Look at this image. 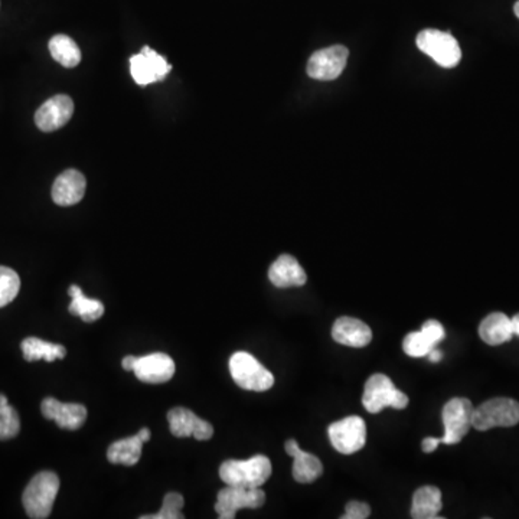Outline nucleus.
<instances>
[{
  "label": "nucleus",
  "mask_w": 519,
  "mask_h": 519,
  "mask_svg": "<svg viewBox=\"0 0 519 519\" xmlns=\"http://www.w3.org/2000/svg\"><path fill=\"white\" fill-rule=\"evenodd\" d=\"M23 358L28 362L46 361L54 362L64 359L67 350L58 343L46 342L39 338H27L22 341Z\"/></svg>",
  "instance_id": "obj_23"
},
{
  "label": "nucleus",
  "mask_w": 519,
  "mask_h": 519,
  "mask_svg": "<svg viewBox=\"0 0 519 519\" xmlns=\"http://www.w3.org/2000/svg\"><path fill=\"white\" fill-rule=\"evenodd\" d=\"M68 294L71 296V305L68 308L70 313L74 317H79L84 322H95L104 315V305L95 299H88L84 296L81 287L72 284L68 290Z\"/></svg>",
  "instance_id": "obj_24"
},
{
  "label": "nucleus",
  "mask_w": 519,
  "mask_h": 519,
  "mask_svg": "<svg viewBox=\"0 0 519 519\" xmlns=\"http://www.w3.org/2000/svg\"><path fill=\"white\" fill-rule=\"evenodd\" d=\"M427 358H429L430 362H441V359H443V352L434 348V350L427 355Z\"/></svg>",
  "instance_id": "obj_34"
},
{
  "label": "nucleus",
  "mask_w": 519,
  "mask_h": 519,
  "mask_svg": "<svg viewBox=\"0 0 519 519\" xmlns=\"http://www.w3.org/2000/svg\"><path fill=\"white\" fill-rule=\"evenodd\" d=\"M136 359H137V357H135V355H128V357L123 358V361H121V367H123L126 371H133V368H135Z\"/></svg>",
  "instance_id": "obj_33"
},
{
  "label": "nucleus",
  "mask_w": 519,
  "mask_h": 519,
  "mask_svg": "<svg viewBox=\"0 0 519 519\" xmlns=\"http://www.w3.org/2000/svg\"><path fill=\"white\" fill-rule=\"evenodd\" d=\"M348 57H350V51L342 45L319 49L309 60L308 76L319 81L336 79L345 70Z\"/></svg>",
  "instance_id": "obj_10"
},
{
  "label": "nucleus",
  "mask_w": 519,
  "mask_h": 519,
  "mask_svg": "<svg viewBox=\"0 0 519 519\" xmlns=\"http://www.w3.org/2000/svg\"><path fill=\"white\" fill-rule=\"evenodd\" d=\"M42 416L57 423L60 429L78 430L86 418V408L83 404L61 403L57 399L48 397L41 404Z\"/></svg>",
  "instance_id": "obj_15"
},
{
  "label": "nucleus",
  "mask_w": 519,
  "mask_h": 519,
  "mask_svg": "<svg viewBox=\"0 0 519 519\" xmlns=\"http://www.w3.org/2000/svg\"><path fill=\"white\" fill-rule=\"evenodd\" d=\"M170 70L172 65L168 64L166 58L154 53L149 46H144L142 53L136 54L130 58L133 79L142 86L162 81L169 74Z\"/></svg>",
  "instance_id": "obj_11"
},
{
  "label": "nucleus",
  "mask_w": 519,
  "mask_h": 519,
  "mask_svg": "<svg viewBox=\"0 0 519 519\" xmlns=\"http://www.w3.org/2000/svg\"><path fill=\"white\" fill-rule=\"evenodd\" d=\"M140 437H142V439H144V443H146V441H151V430L147 429V427H144V429L140 430L139 432Z\"/></svg>",
  "instance_id": "obj_36"
},
{
  "label": "nucleus",
  "mask_w": 519,
  "mask_h": 519,
  "mask_svg": "<svg viewBox=\"0 0 519 519\" xmlns=\"http://www.w3.org/2000/svg\"><path fill=\"white\" fill-rule=\"evenodd\" d=\"M270 459L268 456H252L247 460H227L219 467V478L228 486L237 488H261L271 476Z\"/></svg>",
  "instance_id": "obj_1"
},
{
  "label": "nucleus",
  "mask_w": 519,
  "mask_h": 519,
  "mask_svg": "<svg viewBox=\"0 0 519 519\" xmlns=\"http://www.w3.org/2000/svg\"><path fill=\"white\" fill-rule=\"evenodd\" d=\"M362 404L369 413L376 414L391 407L395 410H403L408 406V397L392 384V381L384 374H374L367 381L366 390L362 395Z\"/></svg>",
  "instance_id": "obj_5"
},
{
  "label": "nucleus",
  "mask_w": 519,
  "mask_h": 519,
  "mask_svg": "<svg viewBox=\"0 0 519 519\" xmlns=\"http://www.w3.org/2000/svg\"><path fill=\"white\" fill-rule=\"evenodd\" d=\"M168 422L175 437H195L196 441H205L214 434V427L210 423L184 407L172 408L168 413Z\"/></svg>",
  "instance_id": "obj_13"
},
{
  "label": "nucleus",
  "mask_w": 519,
  "mask_h": 519,
  "mask_svg": "<svg viewBox=\"0 0 519 519\" xmlns=\"http://www.w3.org/2000/svg\"><path fill=\"white\" fill-rule=\"evenodd\" d=\"M479 336L488 345L497 346L509 342L514 336L511 317H507L505 313H490L482 320Z\"/></svg>",
  "instance_id": "obj_20"
},
{
  "label": "nucleus",
  "mask_w": 519,
  "mask_h": 519,
  "mask_svg": "<svg viewBox=\"0 0 519 519\" xmlns=\"http://www.w3.org/2000/svg\"><path fill=\"white\" fill-rule=\"evenodd\" d=\"M86 177L76 169L61 173L53 185V200L60 207L76 205L83 200L86 194Z\"/></svg>",
  "instance_id": "obj_16"
},
{
  "label": "nucleus",
  "mask_w": 519,
  "mask_h": 519,
  "mask_svg": "<svg viewBox=\"0 0 519 519\" xmlns=\"http://www.w3.org/2000/svg\"><path fill=\"white\" fill-rule=\"evenodd\" d=\"M436 346L437 343L423 331L411 332L403 341L404 352L413 358L427 357Z\"/></svg>",
  "instance_id": "obj_28"
},
{
  "label": "nucleus",
  "mask_w": 519,
  "mask_h": 519,
  "mask_svg": "<svg viewBox=\"0 0 519 519\" xmlns=\"http://www.w3.org/2000/svg\"><path fill=\"white\" fill-rule=\"evenodd\" d=\"M144 444V441L140 437L139 432L136 436L114 441L113 444H110L109 450H107V459L113 465L135 466L139 463Z\"/></svg>",
  "instance_id": "obj_22"
},
{
  "label": "nucleus",
  "mask_w": 519,
  "mask_h": 519,
  "mask_svg": "<svg viewBox=\"0 0 519 519\" xmlns=\"http://www.w3.org/2000/svg\"><path fill=\"white\" fill-rule=\"evenodd\" d=\"M268 279L279 289L287 287H301L306 284L308 276L301 268L298 260L289 254H283L275 263L271 264L268 270Z\"/></svg>",
  "instance_id": "obj_19"
},
{
  "label": "nucleus",
  "mask_w": 519,
  "mask_h": 519,
  "mask_svg": "<svg viewBox=\"0 0 519 519\" xmlns=\"http://www.w3.org/2000/svg\"><path fill=\"white\" fill-rule=\"evenodd\" d=\"M474 410V404L462 397H456L446 403L441 411L444 425L441 443L457 444L463 441V437L471 430Z\"/></svg>",
  "instance_id": "obj_8"
},
{
  "label": "nucleus",
  "mask_w": 519,
  "mask_h": 519,
  "mask_svg": "<svg viewBox=\"0 0 519 519\" xmlns=\"http://www.w3.org/2000/svg\"><path fill=\"white\" fill-rule=\"evenodd\" d=\"M327 436L336 452L354 455L366 446V422L358 416H350L339 422L332 423L327 429Z\"/></svg>",
  "instance_id": "obj_7"
},
{
  "label": "nucleus",
  "mask_w": 519,
  "mask_h": 519,
  "mask_svg": "<svg viewBox=\"0 0 519 519\" xmlns=\"http://www.w3.org/2000/svg\"><path fill=\"white\" fill-rule=\"evenodd\" d=\"M441 492L436 486H422L413 495L411 516L414 519H437L441 511Z\"/></svg>",
  "instance_id": "obj_21"
},
{
  "label": "nucleus",
  "mask_w": 519,
  "mask_h": 519,
  "mask_svg": "<svg viewBox=\"0 0 519 519\" xmlns=\"http://www.w3.org/2000/svg\"><path fill=\"white\" fill-rule=\"evenodd\" d=\"M422 331L425 335L429 336L432 341L439 345L444 338H446V332H444L443 325L439 320L430 319L423 325Z\"/></svg>",
  "instance_id": "obj_31"
},
{
  "label": "nucleus",
  "mask_w": 519,
  "mask_h": 519,
  "mask_svg": "<svg viewBox=\"0 0 519 519\" xmlns=\"http://www.w3.org/2000/svg\"><path fill=\"white\" fill-rule=\"evenodd\" d=\"M514 12H515L516 18L519 20V0L516 2L515 6H514Z\"/></svg>",
  "instance_id": "obj_37"
},
{
  "label": "nucleus",
  "mask_w": 519,
  "mask_h": 519,
  "mask_svg": "<svg viewBox=\"0 0 519 519\" xmlns=\"http://www.w3.org/2000/svg\"><path fill=\"white\" fill-rule=\"evenodd\" d=\"M133 373L146 384H163L175 375V362L169 355L154 352L137 358Z\"/></svg>",
  "instance_id": "obj_14"
},
{
  "label": "nucleus",
  "mask_w": 519,
  "mask_h": 519,
  "mask_svg": "<svg viewBox=\"0 0 519 519\" xmlns=\"http://www.w3.org/2000/svg\"><path fill=\"white\" fill-rule=\"evenodd\" d=\"M234 383L249 391H268L275 384V376L249 352H235L230 358Z\"/></svg>",
  "instance_id": "obj_3"
},
{
  "label": "nucleus",
  "mask_w": 519,
  "mask_h": 519,
  "mask_svg": "<svg viewBox=\"0 0 519 519\" xmlns=\"http://www.w3.org/2000/svg\"><path fill=\"white\" fill-rule=\"evenodd\" d=\"M286 453L293 457V479L299 483H312L320 474H324V465L312 453L305 452L299 448L298 441L290 439L284 444Z\"/></svg>",
  "instance_id": "obj_17"
},
{
  "label": "nucleus",
  "mask_w": 519,
  "mask_h": 519,
  "mask_svg": "<svg viewBox=\"0 0 519 519\" xmlns=\"http://www.w3.org/2000/svg\"><path fill=\"white\" fill-rule=\"evenodd\" d=\"M49 53L62 67L74 68L81 62V51L67 35H55L49 41Z\"/></svg>",
  "instance_id": "obj_25"
},
{
  "label": "nucleus",
  "mask_w": 519,
  "mask_h": 519,
  "mask_svg": "<svg viewBox=\"0 0 519 519\" xmlns=\"http://www.w3.org/2000/svg\"><path fill=\"white\" fill-rule=\"evenodd\" d=\"M185 499L181 493L169 492L166 493L163 498V507L158 514L154 515L140 516V519H182L185 518L182 514Z\"/></svg>",
  "instance_id": "obj_29"
},
{
  "label": "nucleus",
  "mask_w": 519,
  "mask_h": 519,
  "mask_svg": "<svg viewBox=\"0 0 519 519\" xmlns=\"http://www.w3.org/2000/svg\"><path fill=\"white\" fill-rule=\"evenodd\" d=\"M512 329H514V335L519 336V313L515 317H511Z\"/></svg>",
  "instance_id": "obj_35"
},
{
  "label": "nucleus",
  "mask_w": 519,
  "mask_h": 519,
  "mask_svg": "<svg viewBox=\"0 0 519 519\" xmlns=\"http://www.w3.org/2000/svg\"><path fill=\"white\" fill-rule=\"evenodd\" d=\"M74 103L65 95H54L35 113V123L42 132H55L71 120Z\"/></svg>",
  "instance_id": "obj_12"
},
{
  "label": "nucleus",
  "mask_w": 519,
  "mask_h": 519,
  "mask_svg": "<svg viewBox=\"0 0 519 519\" xmlns=\"http://www.w3.org/2000/svg\"><path fill=\"white\" fill-rule=\"evenodd\" d=\"M21 279L15 270L0 266V308L8 306L20 293Z\"/></svg>",
  "instance_id": "obj_27"
},
{
  "label": "nucleus",
  "mask_w": 519,
  "mask_h": 519,
  "mask_svg": "<svg viewBox=\"0 0 519 519\" xmlns=\"http://www.w3.org/2000/svg\"><path fill=\"white\" fill-rule=\"evenodd\" d=\"M518 423V401L505 397L488 400L474 408L472 417V427L478 432H486L495 427H514Z\"/></svg>",
  "instance_id": "obj_4"
},
{
  "label": "nucleus",
  "mask_w": 519,
  "mask_h": 519,
  "mask_svg": "<svg viewBox=\"0 0 519 519\" xmlns=\"http://www.w3.org/2000/svg\"><path fill=\"white\" fill-rule=\"evenodd\" d=\"M60 490V478L54 472H39L30 479L22 495L23 508L32 519H45L53 511Z\"/></svg>",
  "instance_id": "obj_2"
},
{
  "label": "nucleus",
  "mask_w": 519,
  "mask_h": 519,
  "mask_svg": "<svg viewBox=\"0 0 519 519\" xmlns=\"http://www.w3.org/2000/svg\"><path fill=\"white\" fill-rule=\"evenodd\" d=\"M371 515V507L366 502H359V500H350V504L346 505L345 514L341 518L342 519H367Z\"/></svg>",
  "instance_id": "obj_30"
},
{
  "label": "nucleus",
  "mask_w": 519,
  "mask_h": 519,
  "mask_svg": "<svg viewBox=\"0 0 519 519\" xmlns=\"http://www.w3.org/2000/svg\"><path fill=\"white\" fill-rule=\"evenodd\" d=\"M417 46L429 55L436 64L443 68H455L462 60L459 42L449 32L439 29H424L418 34Z\"/></svg>",
  "instance_id": "obj_6"
},
{
  "label": "nucleus",
  "mask_w": 519,
  "mask_h": 519,
  "mask_svg": "<svg viewBox=\"0 0 519 519\" xmlns=\"http://www.w3.org/2000/svg\"><path fill=\"white\" fill-rule=\"evenodd\" d=\"M441 443V437H425L422 443L423 452L432 453Z\"/></svg>",
  "instance_id": "obj_32"
},
{
  "label": "nucleus",
  "mask_w": 519,
  "mask_h": 519,
  "mask_svg": "<svg viewBox=\"0 0 519 519\" xmlns=\"http://www.w3.org/2000/svg\"><path fill=\"white\" fill-rule=\"evenodd\" d=\"M332 338L341 345L364 348L373 341V331L368 325L355 317H339L332 327Z\"/></svg>",
  "instance_id": "obj_18"
},
{
  "label": "nucleus",
  "mask_w": 519,
  "mask_h": 519,
  "mask_svg": "<svg viewBox=\"0 0 519 519\" xmlns=\"http://www.w3.org/2000/svg\"><path fill=\"white\" fill-rule=\"evenodd\" d=\"M266 502V493L261 488H237L228 486L219 490L215 504V512L219 519H234L240 509H257Z\"/></svg>",
  "instance_id": "obj_9"
},
{
  "label": "nucleus",
  "mask_w": 519,
  "mask_h": 519,
  "mask_svg": "<svg viewBox=\"0 0 519 519\" xmlns=\"http://www.w3.org/2000/svg\"><path fill=\"white\" fill-rule=\"evenodd\" d=\"M20 432V414L8 403L6 397L0 394V441H11Z\"/></svg>",
  "instance_id": "obj_26"
}]
</instances>
